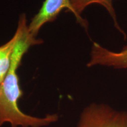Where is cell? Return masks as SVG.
Instances as JSON below:
<instances>
[{"label": "cell", "instance_id": "2", "mask_svg": "<svg viewBox=\"0 0 127 127\" xmlns=\"http://www.w3.org/2000/svg\"><path fill=\"white\" fill-rule=\"evenodd\" d=\"M78 127H127V112L92 104L82 111Z\"/></svg>", "mask_w": 127, "mask_h": 127}, {"label": "cell", "instance_id": "4", "mask_svg": "<svg viewBox=\"0 0 127 127\" xmlns=\"http://www.w3.org/2000/svg\"><path fill=\"white\" fill-rule=\"evenodd\" d=\"M91 60L87 66L101 65L112 66L115 69L127 68V46H125L120 52L111 51L94 42L91 51Z\"/></svg>", "mask_w": 127, "mask_h": 127}, {"label": "cell", "instance_id": "1", "mask_svg": "<svg viewBox=\"0 0 127 127\" xmlns=\"http://www.w3.org/2000/svg\"><path fill=\"white\" fill-rule=\"evenodd\" d=\"M41 42L31 34L27 25L14 49L8 72L0 84V127L6 123L10 124L12 127H41L58 120V117L56 114L48 115L44 118L27 115L18 106V101L23 95V92L19 85L17 70L28 48Z\"/></svg>", "mask_w": 127, "mask_h": 127}, {"label": "cell", "instance_id": "5", "mask_svg": "<svg viewBox=\"0 0 127 127\" xmlns=\"http://www.w3.org/2000/svg\"><path fill=\"white\" fill-rule=\"evenodd\" d=\"M26 26V17L23 14L19 20L18 28L13 37L6 44L0 46V84L4 81L8 72L14 49Z\"/></svg>", "mask_w": 127, "mask_h": 127}, {"label": "cell", "instance_id": "3", "mask_svg": "<svg viewBox=\"0 0 127 127\" xmlns=\"http://www.w3.org/2000/svg\"><path fill=\"white\" fill-rule=\"evenodd\" d=\"M64 8L72 13L71 0H45L38 12L34 16L28 26L31 34L35 36L42 25L54 21Z\"/></svg>", "mask_w": 127, "mask_h": 127}, {"label": "cell", "instance_id": "6", "mask_svg": "<svg viewBox=\"0 0 127 127\" xmlns=\"http://www.w3.org/2000/svg\"><path fill=\"white\" fill-rule=\"evenodd\" d=\"M112 1L113 0H71V4L72 8V13L76 17L77 22L85 28H87L88 23L86 20L82 18L81 17V14L85 9V8L90 5L94 4H99L103 6L105 8L112 18L115 28L124 35L125 38H126V34L121 28L117 21V16L112 4Z\"/></svg>", "mask_w": 127, "mask_h": 127}]
</instances>
